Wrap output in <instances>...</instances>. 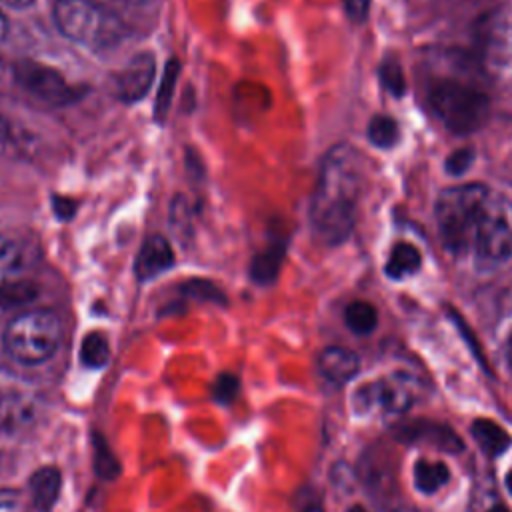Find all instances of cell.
Listing matches in <instances>:
<instances>
[{
  "instance_id": "obj_1",
  "label": "cell",
  "mask_w": 512,
  "mask_h": 512,
  "mask_svg": "<svg viewBox=\"0 0 512 512\" xmlns=\"http://www.w3.org/2000/svg\"><path fill=\"white\" fill-rule=\"evenodd\" d=\"M360 188L362 160L358 150L350 144H336L322 160L310 200V224L320 242L334 246L350 236Z\"/></svg>"
},
{
  "instance_id": "obj_2",
  "label": "cell",
  "mask_w": 512,
  "mask_h": 512,
  "mask_svg": "<svg viewBox=\"0 0 512 512\" xmlns=\"http://www.w3.org/2000/svg\"><path fill=\"white\" fill-rule=\"evenodd\" d=\"M52 18L58 32L88 50H110L128 36L118 12L94 0H54Z\"/></svg>"
},
{
  "instance_id": "obj_3",
  "label": "cell",
  "mask_w": 512,
  "mask_h": 512,
  "mask_svg": "<svg viewBox=\"0 0 512 512\" xmlns=\"http://www.w3.org/2000/svg\"><path fill=\"white\" fill-rule=\"evenodd\" d=\"M488 198L490 190L476 182L440 192L436 200V222L446 250L454 254L472 250Z\"/></svg>"
},
{
  "instance_id": "obj_4",
  "label": "cell",
  "mask_w": 512,
  "mask_h": 512,
  "mask_svg": "<svg viewBox=\"0 0 512 512\" xmlns=\"http://www.w3.org/2000/svg\"><path fill=\"white\" fill-rule=\"evenodd\" d=\"M62 338L60 318L46 308L18 314L4 332L6 352L22 364H40L48 360Z\"/></svg>"
},
{
  "instance_id": "obj_5",
  "label": "cell",
  "mask_w": 512,
  "mask_h": 512,
  "mask_svg": "<svg viewBox=\"0 0 512 512\" xmlns=\"http://www.w3.org/2000/svg\"><path fill=\"white\" fill-rule=\"evenodd\" d=\"M428 104L434 116L452 132L468 134L486 124L490 114L488 96L468 84L442 80L430 88Z\"/></svg>"
},
{
  "instance_id": "obj_6",
  "label": "cell",
  "mask_w": 512,
  "mask_h": 512,
  "mask_svg": "<svg viewBox=\"0 0 512 512\" xmlns=\"http://www.w3.org/2000/svg\"><path fill=\"white\" fill-rule=\"evenodd\" d=\"M472 252L478 266L494 268L506 262L512 254V200L488 198L480 218Z\"/></svg>"
},
{
  "instance_id": "obj_7",
  "label": "cell",
  "mask_w": 512,
  "mask_h": 512,
  "mask_svg": "<svg viewBox=\"0 0 512 512\" xmlns=\"http://www.w3.org/2000/svg\"><path fill=\"white\" fill-rule=\"evenodd\" d=\"M12 74L16 84L26 94L50 106H68L76 102L82 94V90L72 86L56 68L42 64L38 60H16L12 66Z\"/></svg>"
},
{
  "instance_id": "obj_8",
  "label": "cell",
  "mask_w": 512,
  "mask_h": 512,
  "mask_svg": "<svg viewBox=\"0 0 512 512\" xmlns=\"http://www.w3.org/2000/svg\"><path fill=\"white\" fill-rule=\"evenodd\" d=\"M416 392V378L408 374H394L362 388L358 392V400L364 404V408H378L384 412L400 414L414 404Z\"/></svg>"
},
{
  "instance_id": "obj_9",
  "label": "cell",
  "mask_w": 512,
  "mask_h": 512,
  "mask_svg": "<svg viewBox=\"0 0 512 512\" xmlns=\"http://www.w3.org/2000/svg\"><path fill=\"white\" fill-rule=\"evenodd\" d=\"M156 76V62L154 54L150 52H140L136 54L128 64H124L116 74H114V94L126 104L142 100L154 82Z\"/></svg>"
},
{
  "instance_id": "obj_10",
  "label": "cell",
  "mask_w": 512,
  "mask_h": 512,
  "mask_svg": "<svg viewBox=\"0 0 512 512\" xmlns=\"http://www.w3.org/2000/svg\"><path fill=\"white\" fill-rule=\"evenodd\" d=\"M172 264H174V250L170 242L164 236L154 234L146 238L144 244L140 246V252L134 260V274L140 282H146L160 276L168 268H172Z\"/></svg>"
},
{
  "instance_id": "obj_11",
  "label": "cell",
  "mask_w": 512,
  "mask_h": 512,
  "mask_svg": "<svg viewBox=\"0 0 512 512\" xmlns=\"http://www.w3.org/2000/svg\"><path fill=\"white\" fill-rule=\"evenodd\" d=\"M398 440L404 442H424L432 444L438 450L446 452H458L462 450L460 438L446 426L436 424V422H410L402 428H398Z\"/></svg>"
},
{
  "instance_id": "obj_12",
  "label": "cell",
  "mask_w": 512,
  "mask_h": 512,
  "mask_svg": "<svg viewBox=\"0 0 512 512\" xmlns=\"http://www.w3.org/2000/svg\"><path fill=\"white\" fill-rule=\"evenodd\" d=\"M36 414L34 400L16 388L0 390V428L20 430L30 424Z\"/></svg>"
},
{
  "instance_id": "obj_13",
  "label": "cell",
  "mask_w": 512,
  "mask_h": 512,
  "mask_svg": "<svg viewBox=\"0 0 512 512\" xmlns=\"http://www.w3.org/2000/svg\"><path fill=\"white\" fill-rule=\"evenodd\" d=\"M318 368L322 376L334 384H344L358 374V356L342 346H328L318 356Z\"/></svg>"
},
{
  "instance_id": "obj_14",
  "label": "cell",
  "mask_w": 512,
  "mask_h": 512,
  "mask_svg": "<svg viewBox=\"0 0 512 512\" xmlns=\"http://www.w3.org/2000/svg\"><path fill=\"white\" fill-rule=\"evenodd\" d=\"M60 470L54 466H44L40 470H36L30 478V494H32V502L38 510L48 512L60 494Z\"/></svg>"
},
{
  "instance_id": "obj_15",
  "label": "cell",
  "mask_w": 512,
  "mask_h": 512,
  "mask_svg": "<svg viewBox=\"0 0 512 512\" xmlns=\"http://www.w3.org/2000/svg\"><path fill=\"white\" fill-rule=\"evenodd\" d=\"M286 252V244L282 240H274L270 244H266V248H262L250 264V276L256 284H270L276 280L280 266H282V258Z\"/></svg>"
},
{
  "instance_id": "obj_16",
  "label": "cell",
  "mask_w": 512,
  "mask_h": 512,
  "mask_svg": "<svg viewBox=\"0 0 512 512\" xmlns=\"http://www.w3.org/2000/svg\"><path fill=\"white\" fill-rule=\"evenodd\" d=\"M472 436L488 456H500L512 442L506 430L488 418H480L472 424Z\"/></svg>"
},
{
  "instance_id": "obj_17",
  "label": "cell",
  "mask_w": 512,
  "mask_h": 512,
  "mask_svg": "<svg viewBox=\"0 0 512 512\" xmlns=\"http://www.w3.org/2000/svg\"><path fill=\"white\" fill-rule=\"evenodd\" d=\"M420 260L422 258L418 248H414L408 242H400L390 250L384 272L392 280H404L406 276L414 274L420 268Z\"/></svg>"
},
{
  "instance_id": "obj_18",
  "label": "cell",
  "mask_w": 512,
  "mask_h": 512,
  "mask_svg": "<svg viewBox=\"0 0 512 512\" xmlns=\"http://www.w3.org/2000/svg\"><path fill=\"white\" fill-rule=\"evenodd\" d=\"M26 266H28V248L20 240L0 232V278L14 276L22 272Z\"/></svg>"
},
{
  "instance_id": "obj_19",
  "label": "cell",
  "mask_w": 512,
  "mask_h": 512,
  "mask_svg": "<svg viewBox=\"0 0 512 512\" xmlns=\"http://www.w3.org/2000/svg\"><path fill=\"white\" fill-rule=\"evenodd\" d=\"M450 478V470L442 462L418 460L414 466V484L424 494H434L440 490Z\"/></svg>"
},
{
  "instance_id": "obj_20",
  "label": "cell",
  "mask_w": 512,
  "mask_h": 512,
  "mask_svg": "<svg viewBox=\"0 0 512 512\" xmlns=\"http://www.w3.org/2000/svg\"><path fill=\"white\" fill-rule=\"evenodd\" d=\"M344 320H346V326L354 332V334H360V336H366L370 334L376 324H378V314H376V308L370 304V302H364V300H354L346 306V312H344Z\"/></svg>"
},
{
  "instance_id": "obj_21",
  "label": "cell",
  "mask_w": 512,
  "mask_h": 512,
  "mask_svg": "<svg viewBox=\"0 0 512 512\" xmlns=\"http://www.w3.org/2000/svg\"><path fill=\"white\" fill-rule=\"evenodd\" d=\"M110 358V346L104 334L90 332L84 336L80 344V360L88 368H102L108 364Z\"/></svg>"
},
{
  "instance_id": "obj_22",
  "label": "cell",
  "mask_w": 512,
  "mask_h": 512,
  "mask_svg": "<svg viewBox=\"0 0 512 512\" xmlns=\"http://www.w3.org/2000/svg\"><path fill=\"white\" fill-rule=\"evenodd\" d=\"M178 72H180V62H178L176 58L168 60V64H166V68H164V76H162L160 88H158V92H156V104H154V116H156L158 122L168 114V108H170V102H172V94H174V86H176Z\"/></svg>"
},
{
  "instance_id": "obj_23",
  "label": "cell",
  "mask_w": 512,
  "mask_h": 512,
  "mask_svg": "<svg viewBox=\"0 0 512 512\" xmlns=\"http://www.w3.org/2000/svg\"><path fill=\"white\" fill-rule=\"evenodd\" d=\"M400 130L390 116H374L368 124V140L376 148H392L398 142Z\"/></svg>"
},
{
  "instance_id": "obj_24",
  "label": "cell",
  "mask_w": 512,
  "mask_h": 512,
  "mask_svg": "<svg viewBox=\"0 0 512 512\" xmlns=\"http://www.w3.org/2000/svg\"><path fill=\"white\" fill-rule=\"evenodd\" d=\"M94 466L100 478L114 480L120 474V464L112 450L108 448L106 440L100 436H94Z\"/></svg>"
},
{
  "instance_id": "obj_25",
  "label": "cell",
  "mask_w": 512,
  "mask_h": 512,
  "mask_svg": "<svg viewBox=\"0 0 512 512\" xmlns=\"http://www.w3.org/2000/svg\"><path fill=\"white\" fill-rule=\"evenodd\" d=\"M34 296H36L34 286H30L26 282L0 284V308H12V306L26 304V302L34 300Z\"/></svg>"
},
{
  "instance_id": "obj_26",
  "label": "cell",
  "mask_w": 512,
  "mask_h": 512,
  "mask_svg": "<svg viewBox=\"0 0 512 512\" xmlns=\"http://www.w3.org/2000/svg\"><path fill=\"white\" fill-rule=\"evenodd\" d=\"M170 222H172V228L176 230V234H180V236H182V232L184 234L192 232V208H190V202L186 198L176 196L172 200Z\"/></svg>"
},
{
  "instance_id": "obj_27",
  "label": "cell",
  "mask_w": 512,
  "mask_h": 512,
  "mask_svg": "<svg viewBox=\"0 0 512 512\" xmlns=\"http://www.w3.org/2000/svg\"><path fill=\"white\" fill-rule=\"evenodd\" d=\"M380 80H382V86L392 92L394 96H402L404 94V74H402V68L398 62L394 60H386L382 66H380Z\"/></svg>"
},
{
  "instance_id": "obj_28",
  "label": "cell",
  "mask_w": 512,
  "mask_h": 512,
  "mask_svg": "<svg viewBox=\"0 0 512 512\" xmlns=\"http://www.w3.org/2000/svg\"><path fill=\"white\" fill-rule=\"evenodd\" d=\"M182 292L196 300H210V302H224V294L208 280H190L186 286H182Z\"/></svg>"
},
{
  "instance_id": "obj_29",
  "label": "cell",
  "mask_w": 512,
  "mask_h": 512,
  "mask_svg": "<svg viewBox=\"0 0 512 512\" xmlns=\"http://www.w3.org/2000/svg\"><path fill=\"white\" fill-rule=\"evenodd\" d=\"M240 390V382L234 374H220L216 380H214V398L218 402H232L236 398Z\"/></svg>"
},
{
  "instance_id": "obj_30",
  "label": "cell",
  "mask_w": 512,
  "mask_h": 512,
  "mask_svg": "<svg viewBox=\"0 0 512 512\" xmlns=\"http://www.w3.org/2000/svg\"><path fill=\"white\" fill-rule=\"evenodd\" d=\"M472 160H474V152L470 148L456 150L446 160V172L452 174V176H460V174H464L470 168Z\"/></svg>"
},
{
  "instance_id": "obj_31",
  "label": "cell",
  "mask_w": 512,
  "mask_h": 512,
  "mask_svg": "<svg viewBox=\"0 0 512 512\" xmlns=\"http://www.w3.org/2000/svg\"><path fill=\"white\" fill-rule=\"evenodd\" d=\"M52 208H54V214H56L58 218H62V220L74 218V212H76L74 200L64 198V196H54V198H52Z\"/></svg>"
},
{
  "instance_id": "obj_32",
  "label": "cell",
  "mask_w": 512,
  "mask_h": 512,
  "mask_svg": "<svg viewBox=\"0 0 512 512\" xmlns=\"http://www.w3.org/2000/svg\"><path fill=\"white\" fill-rule=\"evenodd\" d=\"M344 6H346V12L352 20L356 22H362L368 14V6H370V0H344Z\"/></svg>"
},
{
  "instance_id": "obj_33",
  "label": "cell",
  "mask_w": 512,
  "mask_h": 512,
  "mask_svg": "<svg viewBox=\"0 0 512 512\" xmlns=\"http://www.w3.org/2000/svg\"><path fill=\"white\" fill-rule=\"evenodd\" d=\"M114 12L118 10H128V8H138V6H144L148 0H94Z\"/></svg>"
},
{
  "instance_id": "obj_34",
  "label": "cell",
  "mask_w": 512,
  "mask_h": 512,
  "mask_svg": "<svg viewBox=\"0 0 512 512\" xmlns=\"http://www.w3.org/2000/svg\"><path fill=\"white\" fill-rule=\"evenodd\" d=\"M2 4H6V6H10V8H14V10H26V8H30L36 0H0Z\"/></svg>"
},
{
  "instance_id": "obj_35",
  "label": "cell",
  "mask_w": 512,
  "mask_h": 512,
  "mask_svg": "<svg viewBox=\"0 0 512 512\" xmlns=\"http://www.w3.org/2000/svg\"><path fill=\"white\" fill-rule=\"evenodd\" d=\"M8 138H10V126H8L6 118L0 116V144L8 142Z\"/></svg>"
},
{
  "instance_id": "obj_36",
  "label": "cell",
  "mask_w": 512,
  "mask_h": 512,
  "mask_svg": "<svg viewBox=\"0 0 512 512\" xmlns=\"http://www.w3.org/2000/svg\"><path fill=\"white\" fill-rule=\"evenodd\" d=\"M8 18H6V14L0 10V40H4L6 38V34H8Z\"/></svg>"
},
{
  "instance_id": "obj_37",
  "label": "cell",
  "mask_w": 512,
  "mask_h": 512,
  "mask_svg": "<svg viewBox=\"0 0 512 512\" xmlns=\"http://www.w3.org/2000/svg\"><path fill=\"white\" fill-rule=\"evenodd\" d=\"M506 360H508V366H510V370H512V336H510V340H508V348H506Z\"/></svg>"
},
{
  "instance_id": "obj_38",
  "label": "cell",
  "mask_w": 512,
  "mask_h": 512,
  "mask_svg": "<svg viewBox=\"0 0 512 512\" xmlns=\"http://www.w3.org/2000/svg\"><path fill=\"white\" fill-rule=\"evenodd\" d=\"M488 512H510L506 506H502V504H498V506H492Z\"/></svg>"
},
{
  "instance_id": "obj_39",
  "label": "cell",
  "mask_w": 512,
  "mask_h": 512,
  "mask_svg": "<svg viewBox=\"0 0 512 512\" xmlns=\"http://www.w3.org/2000/svg\"><path fill=\"white\" fill-rule=\"evenodd\" d=\"M506 488L512 494V472H508V476H506Z\"/></svg>"
},
{
  "instance_id": "obj_40",
  "label": "cell",
  "mask_w": 512,
  "mask_h": 512,
  "mask_svg": "<svg viewBox=\"0 0 512 512\" xmlns=\"http://www.w3.org/2000/svg\"><path fill=\"white\" fill-rule=\"evenodd\" d=\"M304 512H324L320 506H310V508H306Z\"/></svg>"
},
{
  "instance_id": "obj_41",
  "label": "cell",
  "mask_w": 512,
  "mask_h": 512,
  "mask_svg": "<svg viewBox=\"0 0 512 512\" xmlns=\"http://www.w3.org/2000/svg\"><path fill=\"white\" fill-rule=\"evenodd\" d=\"M348 512H364V508H362V506H354V508H350Z\"/></svg>"
}]
</instances>
